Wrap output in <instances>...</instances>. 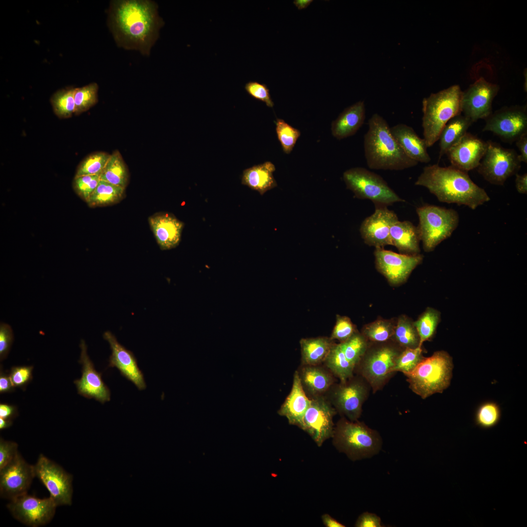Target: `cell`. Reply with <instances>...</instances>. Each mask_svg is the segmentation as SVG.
<instances>
[{
  "mask_svg": "<svg viewBox=\"0 0 527 527\" xmlns=\"http://www.w3.org/2000/svg\"><path fill=\"white\" fill-rule=\"evenodd\" d=\"M107 25L116 44L149 56L164 21L150 0H114L107 10Z\"/></svg>",
  "mask_w": 527,
  "mask_h": 527,
  "instance_id": "6da1fadb",
  "label": "cell"
},
{
  "mask_svg": "<svg viewBox=\"0 0 527 527\" xmlns=\"http://www.w3.org/2000/svg\"><path fill=\"white\" fill-rule=\"evenodd\" d=\"M426 188L439 201L465 205L475 210L490 199L485 190L474 183L468 173L451 165L425 166L415 182Z\"/></svg>",
  "mask_w": 527,
  "mask_h": 527,
  "instance_id": "7a4b0ae2",
  "label": "cell"
},
{
  "mask_svg": "<svg viewBox=\"0 0 527 527\" xmlns=\"http://www.w3.org/2000/svg\"><path fill=\"white\" fill-rule=\"evenodd\" d=\"M368 126L364 137V148L369 168L398 171L418 164L405 155L381 115L374 114L368 120Z\"/></svg>",
  "mask_w": 527,
  "mask_h": 527,
  "instance_id": "3957f363",
  "label": "cell"
},
{
  "mask_svg": "<svg viewBox=\"0 0 527 527\" xmlns=\"http://www.w3.org/2000/svg\"><path fill=\"white\" fill-rule=\"evenodd\" d=\"M462 92L459 85H453L432 93L423 99V139L427 147L438 141L446 123L453 117L461 114Z\"/></svg>",
  "mask_w": 527,
  "mask_h": 527,
  "instance_id": "277c9868",
  "label": "cell"
},
{
  "mask_svg": "<svg viewBox=\"0 0 527 527\" xmlns=\"http://www.w3.org/2000/svg\"><path fill=\"white\" fill-rule=\"evenodd\" d=\"M452 369L451 357L441 350L424 357L411 371L404 374L412 391L425 399L434 394L442 393L449 386Z\"/></svg>",
  "mask_w": 527,
  "mask_h": 527,
  "instance_id": "5b68a950",
  "label": "cell"
},
{
  "mask_svg": "<svg viewBox=\"0 0 527 527\" xmlns=\"http://www.w3.org/2000/svg\"><path fill=\"white\" fill-rule=\"evenodd\" d=\"M336 448L352 461L371 458L381 449L382 439L376 430L364 422L342 417L334 426L332 437Z\"/></svg>",
  "mask_w": 527,
  "mask_h": 527,
  "instance_id": "8992f818",
  "label": "cell"
},
{
  "mask_svg": "<svg viewBox=\"0 0 527 527\" xmlns=\"http://www.w3.org/2000/svg\"><path fill=\"white\" fill-rule=\"evenodd\" d=\"M404 348L392 340L368 343L367 349L354 368V374L363 377L373 393L382 390L394 375L392 369Z\"/></svg>",
  "mask_w": 527,
  "mask_h": 527,
  "instance_id": "52a82bcc",
  "label": "cell"
},
{
  "mask_svg": "<svg viewBox=\"0 0 527 527\" xmlns=\"http://www.w3.org/2000/svg\"><path fill=\"white\" fill-rule=\"evenodd\" d=\"M416 212L421 242L426 252L449 238L459 224V214L453 209L427 204L417 208Z\"/></svg>",
  "mask_w": 527,
  "mask_h": 527,
  "instance_id": "ba28073f",
  "label": "cell"
},
{
  "mask_svg": "<svg viewBox=\"0 0 527 527\" xmlns=\"http://www.w3.org/2000/svg\"><path fill=\"white\" fill-rule=\"evenodd\" d=\"M346 188L360 199L369 200L375 206H388L405 201L400 197L378 174L361 167L349 169L344 172Z\"/></svg>",
  "mask_w": 527,
  "mask_h": 527,
  "instance_id": "9c48e42d",
  "label": "cell"
},
{
  "mask_svg": "<svg viewBox=\"0 0 527 527\" xmlns=\"http://www.w3.org/2000/svg\"><path fill=\"white\" fill-rule=\"evenodd\" d=\"M371 390L368 382L354 374L345 382L334 383L324 396L342 417L356 421L361 416L363 405Z\"/></svg>",
  "mask_w": 527,
  "mask_h": 527,
  "instance_id": "30bf717a",
  "label": "cell"
},
{
  "mask_svg": "<svg viewBox=\"0 0 527 527\" xmlns=\"http://www.w3.org/2000/svg\"><path fill=\"white\" fill-rule=\"evenodd\" d=\"M486 142V149L477 171L490 183L503 185L509 178L517 174L521 162L514 149L505 148L491 141Z\"/></svg>",
  "mask_w": 527,
  "mask_h": 527,
  "instance_id": "8fae6325",
  "label": "cell"
},
{
  "mask_svg": "<svg viewBox=\"0 0 527 527\" xmlns=\"http://www.w3.org/2000/svg\"><path fill=\"white\" fill-rule=\"evenodd\" d=\"M36 477L42 483L57 506L72 504L73 476L41 454L34 465Z\"/></svg>",
  "mask_w": 527,
  "mask_h": 527,
  "instance_id": "7c38bea8",
  "label": "cell"
},
{
  "mask_svg": "<svg viewBox=\"0 0 527 527\" xmlns=\"http://www.w3.org/2000/svg\"><path fill=\"white\" fill-rule=\"evenodd\" d=\"M483 131H489L505 142H516L527 132V109L526 105H514L502 107L485 119Z\"/></svg>",
  "mask_w": 527,
  "mask_h": 527,
  "instance_id": "4fadbf2b",
  "label": "cell"
},
{
  "mask_svg": "<svg viewBox=\"0 0 527 527\" xmlns=\"http://www.w3.org/2000/svg\"><path fill=\"white\" fill-rule=\"evenodd\" d=\"M311 400L300 428L307 432L320 447L333 436L334 429L333 420L337 412L324 396Z\"/></svg>",
  "mask_w": 527,
  "mask_h": 527,
  "instance_id": "5bb4252c",
  "label": "cell"
},
{
  "mask_svg": "<svg viewBox=\"0 0 527 527\" xmlns=\"http://www.w3.org/2000/svg\"><path fill=\"white\" fill-rule=\"evenodd\" d=\"M57 505L49 496L40 499L27 494L10 501L7 507L21 523L39 527L49 523L55 514Z\"/></svg>",
  "mask_w": 527,
  "mask_h": 527,
  "instance_id": "9a60e30c",
  "label": "cell"
},
{
  "mask_svg": "<svg viewBox=\"0 0 527 527\" xmlns=\"http://www.w3.org/2000/svg\"><path fill=\"white\" fill-rule=\"evenodd\" d=\"M499 89L498 85L480 78L462 92L461 113L473 122L485 120L492 113V102Z\"/></svg>",
  "mask_w": 527,
  "mask_h": 527,
  "instance_id": "2e32d148",
  "label": "cell"
},
{
  "mask_svg": "<svg viewBox=\"0 0 527 527\" xmlns=\"http://www.w3.org/2000/svg\"><path fill=\"white\" fill-rule=\"evenodd\" d=\"M374 255L377 270L393 286L405 282L423 260L420 254L406 255L379 248H375Z\"/></svg>",
  "mask_w": 527,
  "mask_h": 527,
  "instance_id": "e0dca14e",
  "label": "cell"
},
{
  "mask_svg": "<svg viewBox=\"0 0 527 527\" xmlns=\"http://www.w3.org/2000/svg\"><path fill=\"white\" fill-rule=\"evenodd\" d=\"M36 477L34 465L27 463L19 453L0 469V496L10 501L27 493Z\"/></svg>",
  "mask_w": 527,
  "mask_h": 527,
  "instance_id": "ac0fdd59",
  "label": "cell"
},
{
  "mask_svg": "<svg viewBox=\"0 0 527 527\" xmlns=\"http://www.w3.org/2000/svg\"><path fill=\"white\" fill-rule=\"evenodd\" d=\"M398 220L397 215L387 206H377L374 213L362 223L360 232L364 243L375 248L391 245L390 229Z\"/></svg>",
  "mask_w": 527,
  "mask_h": 527,
  "instance_id": "d6986e66",
  "label": "cell"
},
{
  "mask_svg": "<svg viewBox=\"0 0 527 527\" xmlns=\"http://www.w3.org/2000/svg\"><path fill=\"white\" fill-rule=\"evenodd\" d=\"M81 352L79 363L82 365V375L80 379L75 380L78 393L88 399H94L101 404L111 399L110 390L101 378V374L95 368L87 352V346L84 340L80 344Z\"/></svg>",
  "mask_w": 527,
  "mask_h": 527,
  "instance_id": "ffe728a7",
  "label": "cell"
},
{
  "mask_svg": "<svg viewBox=\"0 0 527 527\" xmlns=\"http://www.w3.org/2000/svg\"><path fill=\"white\" fill-rule=\"evenodd\" d=\"M103 337L108 342L111 350L108 367L117 368L121 374L133 383L139 390L145 389L146 385L143 374L133 353L121 345L110 331H105Z\"/></svg>",
  "mask_w": 527,
  "mask_h": 527,
  "instance_id": "44dd1931",
  "label": "cell"
},
{
  "mask_svg": "<svg viewBox=\"0 0 527 527\" xmlns=\"http://www.w3.org/2000/svg\"><path fill=\"white\" fill-rule=\"evenodd\" d=\"M486 147V142L467 132L446 155L451 166L468 172L479 166Z\"/></svg>",
  "mask_w": 527,
  "mask_h": 527,
  "instance_id": "7402d4cb",
  "label": "cell"
},
{
  "mask_svg": "<svg viewBox=\"0 0 527 527\" xmlns=\"http://www.w3.org/2000/svg\"><path fill=\"white\" fill-rule=\"evenodd\" d=\"M302 387L310 399L324 396L336 378L324 365H300L297 370Z\"/></svg>",
  "mask_w": 527,
  "mask_h": 527,
  "instance_id": "603a6c76",
  "label": "cell"
},
{
  "mask_svg": "<svg viewBox=\"0 0 527 527\" xmlns=\"http://www.w3.org/2000/svg\"><path fill=\"white\" fill-rule=\"evenodd\" d=\"M149 223L162 250H169L177 246L181 239L183 223L172 214L160 213L148 219Z\"/></svg>",
  "mask_w": 527,
  "mask_h": 527,
  "instance_id": "cb8c5ba5",
  "label": "cell"
},
{
  "mask_svg": "<svg viewBox=\"0 0 527 527\" xmlns=\"http://www.w3.org/2000/svg\"><path fill=\"white\" fill-rule=\"evenodd\" d=\"M311 401L302 387L298 372L296 370L293 375L291 391L278 413L285 417L290 425L296 426L300 428L304 415Z\"/></svg>",
  "mask_w": 527,
  "mask_h": 527,
  "instance_id": "d4e9b609",
  "label": "cell"
},
{
  "mask_svg": "<svg viewBox=\"0 0 527 527\" xmlns=\"http://www.w3.org/2000/svg\"><path fill=\"white\" fill-rule=\"evenodd\" d=\"M390 131L409 158L418 163H428L431 161L425 140L419 137L412 127L404 123H398L390 127Z\"/></svg>",
  "mask_w": 527,
  "mask_h": 527,
  "instance_id": "484cf974",
  "label": "cell"
},
{
  "mask_svg": "<svg viewBox=\"0 0 527 527\" xmlns=\"http://www.w3.org/2000/svg\"><path fill=\"white\" fill-rule=\"evenodd\" d=\"M365 118L364 101H359L345 108L331 123V133L338 140L354 135L362 127Z\"/></svg>",
  "mask_w": 527,
  "mask_h": 527,
  "instance_id": "4316f807",
  "label": "cell"
},
{
  "mask_svg": "<svg viewBox=\"0 0 527 527\" xmlns=\"http://www.w3.org/2000/svg\"><path fill=\"white\" fill-rule=\"evenodd\" d=\"M391 245L394 246L400 253L417 255L420 253V234L417 226L408 221L395 222L390 229Z\"/></svg>",
  "mask_w": 527,
  "mask_h": 527,
  "instance_id": "83f0119b",
  "label": "cell"
},
{
  "mask_svg": "<svg viewBox=\"0 0 527 527\" xmlns=\"http://www.w3.org/2000/svg\"><path fill=\"white\" fill-rule=\"evenodd\" d=\"M275 170L274 164L269 161L246 168L243 172L242 184L263 195L277 186L273 176Z\"/></svg>",
  "mask_w": 527,
  "mask_h": 527,
  "instance_id": "f1b7e54d",
  "label": "cell"
},
{
  "mask_svg": "<svg viewBox=\"0 0 527 527\" xmlns=\"http://www.w3.org/2000/svg\"><path fill=\"white\" fill-rule=\"evenodd\" d=\"M335 343L330 337L302 338L300 341L301 365H317L323 364Z\"/></svg>",
  "mask_w": 527,
  "mask_h": 527,
  "instance_id": "f546056e",
  "label": "cell"
},
{
  "mask_svg": "<svg viewBox=\"0 0 527 527\" xmlns=\"http://www.w3.org/2000/svg\"><path fill=\"white\" fill-rule=\"evenodd\" d=\"M473 122L462 113L451 118L442 129L439 140V160L467 132Z\"/></svg>",
  "mask_w": 527,
  "mask_h": 527,
  "instance_id": "4dcf8cb0",
  "label": "cell"
},
{
  "mask_svg": "<svg viewBox=\"0 0 527 527\" xmlns=\"http://www.w3.org/2000/svg\"><path fill=\"white\" fill-rule=\"evenodd\" d=\"M391 340L404 349L415 348L421 346L419 336L414 321L405 315H401L396 318Z\"/></svg>",
  "mask_w": 527,
  "mask_h": 527,
  "instance_id": "1f68e13d",
  "label": "cell"
},
{
  "mask_svg": "<svg viewBox=\"0 0 527 527\" xmlns=\"http://www.w3.org/2000/svg\"><path fill=\"white\" fill-rule=\"evenodd\" d=\"M323 365L340 382H345L354 374V366L347 359L340 344L332 346Z\"/></svg>",
  "mask_w": 527,
  "mask_h": 527,
  "instance_id": "d6a6232c",
  "label": "cell"
},
{
  "mask_svg": "<svg viewBox=\"0 0 527 527\" xmlns=\"http://www.w3.org/2000/svg\"><path fill=\"white\" fill-rule=\"evenodd\" d=\"M100 180L125 188L128 181L126 166L120 152L115 150L101 174Z\"/></svg>",
  "mask_w": 527,
  "mask_h": 527,
  "instance_id": "836d02e7",
  "label": "cell"
},
{
  "mask_svg": "<svg viewBox=\"0 0 527 527\" xmlns=\"http://www.w3.org/2000/svg\"><path fill=\"white\" fill-rule=\"evenodd\" d=\"M124 191L125 188L100 180L95 190L86 202L91 207L115 203L123 198Z\"/></svg>",
  "mask_w": 527,
  "mask_h": 527,
  "instance_id": "e575fe53",
  "label": "cell"
},
{
  "mask_svg": "<svg viewBox=\"0 0 527 527\" xmlns=\"http://www.w3.org/2000/svg\"><path fill=\"white\" fill-rule=\"evenodd\" d=\"M396 318L385 319L379 318L365 325L361 333L369 342L382 343L391 340Z\"/></svg>",
  "mask_w": 527,
  "mask_h": 527,
  "instance_id": "d590c367",
  "label": "cell"
},
{
  "mask_svg": "<svg viewBox=\"0 0 527 527\" xmlns=\"http://www.w3.org/2000/svg\"><path fill=\"white\" fill-rule=\"evenodd\" d=\"M440 321V313L437 310L428 307L414 322L420 338V345L431 339L434 336Z\"/></svg>",
  "mask_w": 527,
  "mask_h": 527,
  "instance_id": "8d00e7d4",
  "label": "cell"
},
{
  "mask_svg": "<svg viewBox=\"0 0 527 527\" xmlns=\"http://www.w3.org/2000/svg\"><path fill=\"white\" fill-rule=\"evenodd\" d=\"M75 88H67L56 92L51 97V103L54 113L61 118H68L75 113Z\"/></svg>",
  "mask_w": 527,
  "mask_h": 527,
  "instance_id": "74e56055",
  "label": "cell"
},
{
  "mask_svg": "<svg viewBox=\"0 0 527 527\" xmlns=\"http://www.w3.org/2000/svg\"><path fill=\"white\" fill-rule=\"evenodd\" d=\"M369 342L359 331L345 342L339 343L347 359L354 366L365 354Z\"/></svg>",
  "mask_w": 527,
  "mask_h": 527,
  "instance_id": "f35d334b",
  "label": "cell"
},
{
  "mask_svg": "<svg viewBox=\"0 0 527 527\" xmlns=\"http://www.w3.org/2000/svg\"><path fill=\"white\" fill-rule=\"evenodd\" d=\"M98 89L99 86L96 82H92L81 87L75 88L74 92L75 114H80L85 112L97 103Z\"/></svg>",
  "mask_w": 527,
  "mask_h": 527,
  "instance_id": "ab89813d",
  "label": "cell"
},
{
  "mask_svg": "<svg viewBox=\"0 0 527 527\" xmlns=\"http://www.w3.org/2000/svg\"><path fill=\"white\" fill-rule=\"evenodd\" d=\"M110 154L97 152L86 157L79 164L75 177L84 175H99L102 172Z\"/></svg>",
  "mask_w": 527,
  "mask_h": 527,
  "instance_id": "60d3db41",
  "label": "cell"
},
{
  "mask_svg": "<svg viewBox=\"0 0 527 527\" xmlns=\"http://www.w3.org/2000/svg\"><path fill=\"white\" fill-rule=\"evenodd\" d=\"M422 346L415 348H405L397 358L392 372L403 374L411 371L424 358Z\"/></svg>",
  "mask_w": 527,
  "mask_h": 527,
  "instance_id": "b9f144b4",
  "label": "cell"
},
{
  "mask_svg": "<svg viewBox=\"0 0 527 527\" xmlns=\"http://www.w3.org/2000/svg\"><path fill=\"white\" fill-rule=\"evenodd\" d=\"M276 132L283 151L289 154L293 150L301 135L298 129L295 128L281 119H277Z\"/></svg>",
  "mask_w": 527,
  "mask_h": 527,
  "instance_id": "7bdbcfd3",
  "label": "cell"
},
{
  "mask_svg": "<svg viewBox=\"0 0 527 527\" xmlns=\"http://www.w3.org/2000/svg\"><path fill=\"white\" fill-rule=\"evenodd\" d=\"M500 416V410L496 404L485 403L478 408L475 415V422L482 428H489L498 424Z\"/></svg>",
  "mask_w": 527,
  "mask_h": 527,
  "instance_id": "ee69618b",
  "label": "cell"
},
{
  "mask_svg": "<svg viewBox=\"0 0 527 527\" xmlns=\"http://www.w3.org/2000/svg\"><path fill=\"white\" fill-rule=\"evenodd\" d=\"M358 331L356 325L349 317L337 315L336 323L330 338L333 341L336 340L342 343Z\"/></svg>",
  "mask_w": 527,
  "mask_h": 527,
  "instance_id": "f6af8a7d",
  "label": "cell"
},
{
  "mask_svg": "<svg viewBox=\"0 0 527 527\" xmlns=\"http://www.w3.org/2000/svg\"><path fill=\"white\" fill-rule=\"evenodd\" d=\"M99 175H84L75 177L73 186L78 194L86 202L95 190L99 182Z\"/></svg>",
  "mask_w": 527,
  "mask_h": 527,
  "instance_id": "bcb514c9",
  "label": "cell"
},
{
  "mask_svg": "<svg viewBox=\"0 0 527 527\" xmlns=\"http://www.w3.org/2000/svg\"><path fill=\"white\" fill-rule=\"evenodd\" d=\"M246 92L254 99L264 102L267 106L273 107L274 103L271 98L269 89L265 83L257 81H249L244 86Z\"/></svg>",
  "mask_w": 527,
  "mask_h": 527,
  "instance_id": "7dc6e473",
  "label": "cell"
},
{
  "mask_svg": "<svg viewBox=\"0 0 527 527\" xmlns=\"http://www.w3.org/2000/svg\"><path fill=\"white\" fill-rule=\"evenodd\" d=\"M32 366L12 367L9 373L11 381L15 387L24 388L33 379Z\"/></svg>",
  "mask_w": 527,
  "mask_h": 527,
  "instance_id": "c3c4849f",
  "label": "cell"
},
{
  "mask_svg": "<svg viewBox=\"0 0 527 527\" xmlns=\"http://www.w3.org/2000/svg\"><path fill=\"white\" fill-rule=\"evenodd\" d=\"M17 443L0 439V469L11 462L19 453Z\"/></svg>",
  "mask_w": 527,
  "mask_h": 527,
  "instance_id": "681fc988",
  "label": "cell"
},
{
  "mask_svg": "<svg viewBox=\"0 0 527 527\" xmlns=\"http://www.w3.org/2000/svg\"><path fill=\"white\" fill-rule=\"evenodd\" d=\"M14 339L13 330L8 324L0 325V360L5 359L10 350Z\"/></svg>",
  "mask_w": 527,
  "mask_h": 527,
  "instance_id": "f907efd6",
  "label": "cell"
},
{
  "mask_svg": "<svg viewBox=\"0 0 527 527\" xmlns=\"http://www.w3.org/2000/svg\"><path fill=\"white\" fill-rule=\"evenodd\" d=\"M356 527H381V520L376 514L365 512L359 516L355 524Z\"/></svg>",
  "mask_w": 527,
  "mask_h": 527,
  "instance_id": "816d5d0a",
  "label": "cell"
},
{
  "mask_svg": "<svg viewBox=\"0 0 527 527\" xmlns=\"http://www.w3.org/2000/svg\"><path fill=\"white\" fill-rule=\"evenodd\" d=\"M516 145L520 154L519 159L521 162L527 163V132L523 134L516 142Z\"/></svg>",
  "mask_w": 527,
  "mask_h": 527,
  "instance_id": "f5cc1de1",
  "label": "cell"
},
{
  "mask_svg": "<svg viewBox=\"0 0 527 527\" xmlns=\"http://www.w3.org/2000/svg\"><path fill=\"white\" fill-rule=\"evenodd\" d=\"M15 388V387L11 381L9 374L4 372L0 367V393L11 392L14 390Z\"/></svg>",
  "mask_w": 527,
  "mask_h": 527,
  "instance_id": "db71d44e",
  "label": "cell"
},
{
  "mask_svg": "<svg viewBox=\"0 0 527 527\" xmlns=\"http://www.w3.org/2000/svg\"><path fill=\"white\" fill-rule=\"evenodd\" d=\"M18 412L16 406L7 404H0V417L13 420L18 416Z\"/></svg>",
  "mask_w": 527,
  "mask_h": 527,
  "instance_id": "11a10c76",
  "label": "cell"
},
{
  "mask_svg": "<svg viewBox=\"0 0 527 527\" xmlns=\"http://www.w3.org/2000/svg\"><path fill=\"white\" fill-rule=\"evenodd\" d=\"M515 178V187L520 194H527V174L522 175L516 174Z\"/></svg>",
  "mask_w": 527,
  "mask_h": 527,
  "instance_id": "9f6ffc18",
  "label": "cell"
},
{
  "mask_svg": "<svg viewBox=\"0 0 527 527\" xmlns=\"http://www.w3.org/2000/svg\"><path fill=\"white\" fill-rule=\"evenodd\" d=\"M322 519L324 524L327 527H345V526L336 519L330 516L328 514L322 515Z\"/></svg>",
  "mask_w": 527,
  "mask_h": 527,
  "instance_id": "6f0895ef",
  "label": "cell"
},
{
  "mask_svg": "<svg viewBox=\"0 0 527 527\" xmlns=\"http://www.w3.org/2000/svg\"><path fill=\"white\" fill-rule=\"evenodd\" d=\"M312 2V0H295L293 3L299 10H302L307 8Z\"/></svg>",
  "mask_w": 527,
  "mask_h": 527,
  "instance_id": "680465c9",
  "label": "cell"
},
{
  "mask_svg": "<svg viewBox=\"0 0 527 527\" xmlns=\"http://www.w3.org/2000/svg\"><path fill=\"white\" fill-rule=\"evenodd\" d=\"M13 424V420L0 417V429L3 430L10 427Z\"/></svg>",
  "mask_w": 527,
  "mask_h": 527,
  "instance_id": "91938a15",
  "label": "cell"
}]
</instances>
